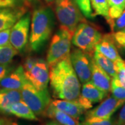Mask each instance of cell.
Instances as JSON below:
<instances>
[{"label": "cell", "mask_w": 125, "mask_h": 125, "mask_svg": "<svg viewBox=\"0 0 125 125\" xmlns=\"http://www.w3.org/2000/svg\"><path fill=\"white\" fill-rule=\"evenodd\" d=\"M49 81L55 98L74 101L81 93L80 81L72 67L70 58L49 66Z\"/></svg>", "instance_id": "cell-1"}, {"label": "cell", "mask_w": 125, "mask_h": 125, "mask_svg": "<svg viewBox=\"0 0 125 125\" xmlns=\"http://www.w3.org/2000/svg\"><path fill=\"white\" fill-rule=\"evenodd\" d=\"M54 27V15L49 8L40 7L32 15L29 45L31 49L38 51L52 34Z\"/></svg>", "instance_id": "cell-2"}, {"label": "cell", "mask_w": 125, "mask_h": 125, "mask_svg": "<svg viewBox=\"0 0 125 125\" xmlns=\"http://www.w3.org/2000/svg\"><path fill=\"white\" fill-rule=\"evenodd\" d=\"M55 13L60 29L65 30L72 37L79 24L85 21L83 15L72 0H56Z\"/></svg>", "instance_id": "cell-3"}, {"label": "cell", "mask_w": 125, "mask_h": 125, "mask_svg": "<svg viewBox=\"0 0 125 125\" xmlns=\"http://www.w3.org/2000/svg\"><path fill=\"white\" fill-rule=\"evenodd\" d=\"M22 99L36 115L45 113L51 102V97L47 88L38 89L28 79H26L20 90Z\"/></svg>", "instance_id": "cell-4"}, {"label": "cell", "mask_w": 125, "mask_h": 125, "mask_svg": "<svg viewBox=\"0 0 125 125\" xmlns=\"http://www.w3.org/2000/svg\"><path fill=\"white\" fill-rule=\"evenodd\" d=\"M102 38V35L98 29L84 21L79 23L77 26L72 42L79 49L91 54Z\"/></svg>", "instance_id": "cell-5"}, {"label": "cell", "mask_w": 125, "mask_h": 125, "mask_svg": "<svg viewBox=\"0 0 125 125\" xmlns=\"http://www.w3.org/2000/svg\"><path fill=\"white\" fill-rule=\"evenodd\" d=\"M72 36L65 30L59 29L53 36L47 55L48 65L70 56V46Z\"/></svg>", "instance_id": "cell-6"}, {"label": "cell", "mask_w": 125, "mask_h": 125, "mask_svg": "<svg viewBox=\"0 0 125 125\" xmlns=\"http://www.w3.org/2000/svg\"><path fill=\"white\" fill-rule=\"evenodd\" d=\"M72 67L82 83L90 81L92 76V56L80 49H74L70 56Z\"/></svg>", "instance_id": "cell-7"}, {"label": "cell", "mask_w": 125, "mask_h": 125, "mask_svg": "<svg viewBox=\"0 0 125 125\" xmlns=\"http://www.w3.org/2000/svg\"><path fill=\"white\" fill-rule=\"evenodd\" d=\"M30 22V15L27 14L20 18L10 28V44L18 51L22 50L27 45Z\"/></svg>", "instance_id": "cell-8"}, {"label": "cell", "mask_w": 125, "mask_h": 125, "mask_svg": "<svg viewBox=\"0 0 125 125\" xmlns=\"http://www.w3.org/2000/svg\"><path fill=\"white\" fill-rule=\"evenodd\" d=\"M24 72L26 78L38 89L47 88L49 81L47 62H45L43 60H36L33 67Z\"/></svg>", "instance_id": "cell-9"}, {"label": "cell", "mask_w": 125, "mask_h": 125, "mask_svg": "<svg viewBox=\"0 0 125 125\" xmlns=\"http://www.w3.org/2000/svg\"><path fill=\"white\" fill-rule=\"evenodd\" d=\"M108 95V93L97 88L91 81L83 83L81 94L76 99L84 110L93 107L94 104L99 102Z\"/></svg>", "instance_id": "cell-10"}, {"label": "cell", "mask_w": 125, "mask_h": 125, "mask_svg": "<svg viewBox=\"0 0 125 125\" xmlns=\"http://www.w3.org/2000/svg\"><path fill=\"white\" fill-rule=\"evenodd\" d=\"M125 100H121L111 96L103 101L98 106L90 111L86 114V117H98L102 119H111L112 115L124 105Z\"/></svg>", "instance_id": "cell-11"}, {"label": "cell", "mask_w": 125, "mask_h": 125, "mask_svg": "<svg viewBox=\"0 0 125 125\" xmlns=\"http://www.w3.org/2000/svg\"><path fill=\"white\" fill-rule=\"evenodd\" d=\"M94 51L101 53L115 62L122 59L118 53L112 34H106L102 36V39L95 46Z\"/></svg>", "instance_id": "cell-12"}, {"label": "cell", "mask_w": 125, "mask_h": 125, "mask_svg": "<svg viewBox=\"0 0 125 125\" xmlns=\"http://www.w3.org/2000/svg\"><path fill=\"white\" fill-rule=\"evenodd\" d=\"M25 12V6L0 9V31L10 29Z\"/></svg>", "instance_id": "cell-13"}, {"label": "cell", "mask_w": 125, "mask_h": 125, "mask_svg": "<svg viewBox=\"0 0 125 125\" xmlns=\"http://www.w3.org/2000/svg\"><path fill=\"white\" fill-rule=\"evenodd\" d=\"M91 67H92V76H91L90 81L97 88L108 94V93L111 91V76L97 65V63L94 61L93 57L92 58Z\"/></svg>", "instance_id": "cell-14"}, {"label": "cell", "mask_w": 125, "mask_h": 125, "mask_svg": "<svg viewBox=\"0 0 125 125\" xmlns=\"http://www.w3.org/2000/svg\"><path fill=\"white\" fill-rule=\"evenodd\" d=\"M27 79L24 67L20 65L0 81V87L4 89L21 90Z\"/></svg>", "instance_id": "cell-15"}, {"label": "cell", "mask_w": 125, "mask_h": 125, "mask_svg": "<svg viewBox=\"0 0 125 125\" xmlns=\"http://www.w3.org/2000/svg\"><path fill=\"white\" fill-rule=\"evenodd\" d=\"M50 104L76 120L80 117L85 111L76 100L69 101L65 99H56L51 102Z\"/></svg>", "instance_id": "cell-16"}, {"label": "cell", "mask_w": 125, "mask_h": 125, "mask_svg": "<svg viewBox=\"0 0 125 125\" xmlns=\"http://www.w3.org/2000/svg\"><path fill=\"white\" fill-rule=\"evenodd\" d=\"M0 93L2 94V102L0 104V111L4 113H9V108L11 105L22 100L21 91L20 90L2 88L0 90Z\"/></svg>", "instance_id": "cell-17"}, {"label": "cell", "mask_w": 125, "mask_h": 125, "mask_svg": "<svg viewBox=\"0 0 125 125\" xmlns=\"http://www.w3.org/2000/svg\"><path fill=\"white\" fill-rule=\"evenodd\" d=\"M45 113L49 117L56 120L60 125H80L76 119L69 115L65 112L56 108L50 104H49V106L47 108Z\"/></svg>", "instance_id": "cell-18"}, {"label": "cell", "mask_w": 125, "mask_h": 125, "mask_svg": "<svg viewBox=\"0 0 125 125\" xmlns=\"http://www.w3.org/2000/svg\"><path fill=\"white\" fill-rule=\"evenodd\" d=\"M9 113L22 119H26L29 120H38L35 113L22 100L11 105L9 108Z\"/></svg>", "instance_id": "cell-19"}, {"label": "cell", "mask_w": 125, "mask_h": 125, "mask_svg": "<svg viewBox=\"0 0 125 125\" xmlns=\"http://www.w3.org/2000/svg\"><path fill=\"white\" fill-rule=\"evenodd\" d=\"M93 59L97 65L105 71L111 77L116 76L117 67L116 62L108 58L98 52L94 51Z\"/></svg>", "instance_id": "cell-20"}, {"label": "cell", "mask_w": 125, "mask_h": 125, "mask_svg": "<svg viewBox=\"0 0 125 125\" xmlns=\"http://www.w3.org/2000/svg\"><path fill=\"white\" fill-rule=\"evenodd\" d=\"M108 13L106 19L108 24L120 16L125 9V0H108Z\"/></svg>", "instance_id": "cell-21"}, {"label": "cell", "mask_w": 125, "mask_h": 125, "mask_svg": "<svg viewBox=\"0 0 125 125\" xmlns=\"http://www.w3.org/2000/svg\"><path fill=\"white\" fill-rule=\"evenodd\" d=\"M18 51L10 44L0 46V64H9L12 61Z\"/></svg>", "instance_id": "cell-22"}, {"label": "cell", "mask_w": 125, "mask_h": 125, "mask_svg": "<svg viewBox=\"0 0 125 125\" xmlns=\"http://www.w3.org/2000/svg\"><path fill=\"white\" fill-rule=\"evenodd\" d=\"M94 15H101L105 18L108 17V0H90Z\"/></svg>", "instance_id": "cell-23"}, {"label": "cell", "mask_w": 125, "mask_h": 125, "mask_svg": "<svg viewBox=\"0 0 125 125\" xmlns=\"http://www.w3.org/2000/svg\"><path fill=\"white\" fill-rule=\"evenodd\" d=\"M77 7L80 10L81 13L88 19H93L94 18L90 0H72Z\"/></svg>", "instance_id": "cell-24"}, {"label": "cell", "mask_w": 125, "mask_h": 125, "mask_svg": "<svg viewBox=\"0 0 125 125\" xmlns=\"http://www.w3.org/2000/svg\"><path fill=\"white\" fill-rule=\"evenodd\" d=\"M111 91L114 97L125 101V88L121 85L115 77H113L111 79Z\"/></svg>", "instance_id": "cell-25"}, {"label": "cell", "mask_w": 125, "mask_h": 125, "mask_svg": "<svg viewBox=\"0 0 125 125\" xmlns=\"http://www.w3.org/2000/svg\"><path fill=\"white\" fill-rule=\"evenodd\" d=\"M109 26L111 29L112 31L116 32V31H122L125 28V9L122 13L120 16L119 18L113 20Z\"/></svg>", "instance_id": "cell-26"}, {"label": "cell", "mask_w": 125, "mask_h": 125, "mask_svg": "<svg viewBox=\"0 0 125 125\" xmlns=\"http://www.w3.org/2000/svg\"><path fill=\"white\" fill-rule=\"evenodd\" d=\"M83 125H113L111 119H102L98 117H85Z\"/></svg>", "instance_id": "cell-27"}, {"label": "cell", "mask_w": 125, "mask_h": 125, "mask_svg": "<svg viewBox=\"0 0 125 125\" xmlns=\"http://www.w3.org/2000/svg\"><path fill=\"white\" fill-rule=\"evenodd\" d=\"M116 64L117 71L116 76L114 77H115L121 85L125 88V61L122 59L120 61L116 62Z\"/></svg>", "instance_id": "cell-28"}, {"label": "cell", "mask_w": 125, "mask_h": 125, "mask_svg": "<svg viewBox=\"0 0 125 125\" xmlns=\"http://www.w3.org/2000/svg\"><path fill=\"white\" fill-rule=\"evenodd\" d=\"M25 0H0V9L25 6Z\"/></svg>", "instance_id": "cell-29"}, {"label": "cell", "mask_w": 125, "mask_h": 125, "mask_svg": "<svg viewBox=\"0 0 125 125\" xmlns=\"http://www.w3.org/2000/svg\"><path fill=\"white\" fill-rule=\"evenodd\" d=\"M113 40L115 42V45L118 46L120 48L122 49L125 51V31L122 30V31H116L114 32L113 34Z\"/></svg>", "instance_id": "cell-30"}, {"label": "cell", "mask_w": 125, "mask_h": 125, "mask_svg": "<svg viewBox=\"0 0 125 125\" xmlns=\"http://www.w3.org/2000/svg\"><path fill=\"white\" fill-rule=\"evenodd\" d=\"M10 29L0 31V46H4L10 44Z\"/></svg>", "instance_id": "cell-31"}, {"label": "cell", "mask_w": 125, "mask_h": 125, "mask_svg": "<svg viewBox=\"0 0 125 125\" xmlns=\"http://www.w3.org/2000/svg\"><path fill=\"white\" fill-rule=\"evenodd\" d=\"M115 125H125V104L122 108L119 113Z\"/></svg>", "instance_id": "cell-32"}, {"label": "cell", "mask_w": 125, "mask_h": 125, "mask_svg": "<svg viewBox=\"0 0 125 125\" xmlns=\"http://www.w3.org/2000/svg\"><path fill=\"white\" fill-rule=\"evenodd\" d=\"M9 67L8 64H0V81L8 75Z\"/></svg>", "instance_id": "cell-33"}, {"label": "cell", "mask_w": 125, "mask_h": 125, "mask_svg": "<svg viewBox=\"0 0 125 125\" xmlns=\"http://www.w3.org/2000/svg\"><path fill=\"white\" fill-rule=\"evenodd\" d=\"M0 125H11L9 120L4 119L3 117H0Z\"/></svg>", "instance_id": "cell-34"}, {"label": "cell", "mask_w": 125, "mask_h": 125, "mask_svg": "<svg viewBox=\"0 0 125 125\" xmlns=\"http://www.w3.org/2000/svg\"><path fill=\"white\" fill-rule=\"evenodd\" d=\"M45 2L48 3V4H51V3H53L54 1H55L56 0H44Z\"/></svg>", "instance_id": "cell-35"}, {"label": "cell", "mask_w": 125, "mask_h": 125, "mask_svg": "<svg viewBox=\"0 0 125 125\" xmlns=\"http://www.w3.org/2000/svg\"><path fill=\"white\" fill-rule=\"evenodd\" d=\"M1 102H2V94L0 93V104H1Z\"/></svg>", "instance_id": "cell-36"}, {"label": "cell", "mask_w": 125, "mask_h": 125, "mask_svg": "<svg viewBox=\"0 0 125 125\" xmlns=\"http://www.w3.org/2000/svg\"><path fill=\"white\" fill-rule=\"evenodd\" d=\"M52 125H59V124L56 123V122H52Z\"/></svg>", "instance_id": "cell-37"}, {"label": "cell", "mask_w": 125, "mask_h": 125, "mask_svg": "<svg viewBox=\"0 0 125 125\" xmlns=\"http://www.w3.org/2000/svg\"><path fill=\"white\" fill-rule=\"evenodd\" d=\"M52 125V122H50V123H49L48 125Z\"/></svg>", "instance_id": "cell-38"}, {"label": "cell", "mask_w": 125, "mask_h": 125, "mask_svg": "<svg viewBox=\"0 0 125 125\" xmlns=\"http://www.w3.org/2000/svg\"><path fill=\"white\" fill-rule=\"evenodd\" d=\"M27 1H29V2H31V1H32L33 0H27Z\"/></svg>", "instance_id": "cell-39"}, {"label": "cell", "mask_w": 125, "mask_h": 125, "mask_svg": "<svg viewBox=\"0 0 125 125\" xmlns=\"http://www.w3.org/2000/svg\"><path fill=\"white\" fill-rule=\"evenodd\" d=\"M123 30H125V29H123Z\"/></svg>", "instance_id": "cell-40"}]
</instances>
